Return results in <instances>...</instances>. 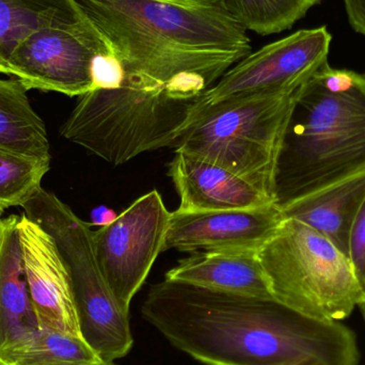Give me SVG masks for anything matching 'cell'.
<instances>
[{
    "mask_svg": "<svg viewBox=\"0 0 365 365\" xmlns=\"http://www.w3.org/2000/svg\"><path fill=\"white\" fill-rule=\"evenodd\" d=\"M365 199V170L304 195L281 208L294 219L327 238L349 257L351 227Z\"/></svg>",
    "mask_w": 365,
    "mask_h": 365,
    "instance_id": "obj_14",
    "label": "cell"
},
{
    "mask_svg": "<svg viewBox=\"0 0 365 365\" xmlns=\"http://www.w3.org/2000/svg\"><path fill=\"white\" fill-rule=\"evenodd\" d=\"M19 79H0V150L51 164L44 122Z\"/></svg>",
    "mask_w": 365,
    "mask_h": 365,
    "instance_id": "obj_17",
    "label": "cell"
},
{
    "mask_svg": "<svg viewBox=\"0 0 365 365\" xmlns=\"http://www.w3.org/2000/svg\"><path fill=\"white\" fill-rule=\"evenodd\" d=\"M19 216L0 219V347L38 329L19 242Z\"/></svg>",
    "mask_w": 365,
    "mask_h": 365,
    "instance_id": "obj_15",
    "label": "cell"
},
{
    "mask_svg": "<svg viewBox=\"0 0 365 365\" xmlns=\"http://www.w3.org/2000/svg\"><path fill=\"white\" fill-rule=\"evenodd\" d=\"M171 212L158 190L137 199L108 225L93 231L96 259L120 306L130 304L163 252Z\"/></svg>",
    "mask_w": 365,
    "mask_h": 365,
    "instance_id": "obj_7",
    "label": "cell"
},
{
    "mask_svg": "<svg viewBox=\"0 0 365 365\" xmlns=\"http://www.w3.org/2000/svg\"><path fill=\"white\" fill-rule=\"evenodd\" d=\"M122 68L210 90L251 53L222 0H74Z\"/></svg>",
    "mask_w": 365,
    "mask_h": 365,
    "instance_id": "obj_2",
    "label": "cell"
},
{
    "mask_svg": "<svg viewBox=\"0 0 365 365\" xmlns=\"http://www.w3.org/2000/svg\"><path fill=\"white\" fill-rule=\"evenodd\" d=\"M83 338L36 329L0 347V365H101Z\"/></svg>",
    "mask_w": 365,
    "mask_h": 365,
    "instance_id": "obj_18",
    "label": "cell"
},
{
    "mask_svg": "<svg viewBox=\"0 0 365 365\" xmlns=\"http://www.w3.org/2000/svg\"><path fill=\"white\" fill-rule=\"evenodd\" d=\"M113 53L89 21L38 30L24 38L10 59V76L27 90L81 96L93 89L92 63Z\"/></svg>",
    "mask_w": 365,
    "mask_h": 365,
    "instance_id": "obj_8",
    "label": "cell"
},
{
    "mask_svg": "<svg viewBox=\"0 0 365 365\" xmlns=\"http://www.w3.org/2000/svg\"><path fill=\"white\" fill-rule=\"evenodd\" d=\"M141 313L173 346L206 365H359L349 327L274 299L165 279L152 285Z\"/></svg>",
    "mask_w": 365,
    "mask_h": 365,
    "instance_id": "obj_1",
    "label": "cell"
},
{
    "mask_svg": "<svg viewBox=\"0 0 365 365\" xmlns=\"http://www.w3.org/2000/svg\"><path fill=\"white\" fill-rule=\"evenodd\" d=\"M165 279L220 293L274 299L259 249L195 251Z\"/></svg>",
    "mask_w": 365,
    "mask_h": 365,
    "instance_id": "obj_13",
    "label": "cell"
},
{
    "mask_svg": "<svg viewBox=\"0 0 365 365\" xmlns=\"http://www.w3.org/2000/svg\"><path fill=\"white\" fill-rule=\"evenodd\" d=\"M349 259L365 296V199L349 234Z\"/></svg>",
    "mask_w": 365,
    "mask_h": 365,
    "instance_id": "obj_21",
    "label": "cell"
},
{
    "mask_svg": "<svg viewBox=\"0 0 365 365\" xmlns=\"http://www.w3.org/2000/svg\"><path fill=\"white\" fill-rule=\"evenodd\" d=\"M87 21L74 0H0V74L10 75L13 51L32 32Z\"/></svg>",
    "mask_w": 365,
    "mask_h": 365,
    "instance_id": "obj_16",
    "label": "cell"
},
{
    "mask_svg": "<svg viewBox=\"0 0 365 365\" xmlns=\"http://www.w3.org/2000/svg\"><path fill=\"white\" fill-rule=\"evenodd\" d=\"M365 170V74L321 66L294 96L274 182L279 207Z\"/></svg>",
    "mask_w": 365,
    "mask_h": 365,
    "instance_id": "obj_3",
    "label": "cell"
},
{
    "mask_svg": "<svg viewBox=\"0 0 365 365\" xmlns=\"http://www.w3.org/2000/svg\"><path fill=\"white\" fill-rule=\"evenodd\" d=\"M324 0H222L230 16L246 31L270 36L291 29Z\"/></svg>",
    "mask_w": 365,
    "mask_h": 365,
    "instance_id": "obj_19",
    "label": "cell"
},
{
    "mask_svg": "<svg viewBox=\"0 0 365 365\" xmlns=\"http://www.w3.org/2000/svg\"><path fill=\"white\" fill-rule=\"evenodd\" d=\"M2 214H4V212H0V219L2 218Z\"/></svg>",
    "mask_w": 365,
    "mask_h": 365,
    "instance_id": "obj_26",
    "label": "cell"
},
{
    "mask_svg": "<svg viewBox=\"0 0 365 365\" xmlns=\"http://www.w3.org/2000/svg\"><path fill=\"white\" fill-rule=\"evenodd\" d=\"M49 163L0 150V212L23 207L42 188Z\"/></svg>",
    "mask_w": 365,
    "mask_h": 365,
    "instance_id": "obj_20",
    "label": "cell"
},
{
    "mask_svg": "<svg viewBox=\"0 0 365 365\" xmlns=\"http://www.w3.org/2000/svg\"><path fill=\"white\" fill-rule=\"evenodd\" d=\"M353 29L365 36V0H343Z\"/></svg>",
    "mask_w": 365,
    "mask_h": 365,
    "instance_id": "obj_22",
    "label": "cell"
},
{
    "mask_svg": "<svg viewBox=\"0 0 365 365\" xmlns=\"http://www.w3.org/2000/svg\"><path fill=\"white\" fill-rule=\"evenodd\" d=\"M21 208L55 240L66 262L83 340L104 362L125 357L134 344L130 313L120 306L103 276L91 225L43 187Z\"/></svg>",
    "mask_w": 365,
    "mask_h": 365,
    "instance_id": "obj_6",
    "label": "cell"
},
{
    "mask_svg": "<svg viewBox=\"0 0 365 365\" xmlns=\"http://www.w3.org/2000/svg\"><path fill=\"white\" fill-rule=\"evenodd\" d=\"M90 217H91V223L90 225H98V227H102L113 222L117 218L118 215L110 207L101 205L92 210Z\"/></svg>",
    "mask_w": 365,
    "mask_h": 365,
    "instance_id": "obj_23",
    "label": "cell"
},
{
    "mask_svg": "<svg viewBox=\"0 0 365 365\" xmlns=\"http://www.w3.org/2000/svg\"><path fill=\"white\" fill-rule=\"evenodd\" d=\"M17 231L38 329L83 338L70 272L55 240L24 214Z\"/></svg>",
    "mask_w": 365,
    "mask_h": 365,
    "instance_id": "obj_10",
    "label": "cell"
},
{
    "mask_svg": "<svg viewBox=\"0 0 365 365\" xmlns=\"http://www.w3.org/2000/svg\"><path fill=\"white\" fill-rule=\"evenodd\" d=\"M259 257L272 298L300 314L340 322L365 304L349 257L299 221L284 219Z\"/></svg>",
    "mask_w": 365,
    "mask_h": 365,
    "instance_id": "obj_5",
    "label": "cell"
},
{
    "mask_svg": "<svg viewBox=\"0 0 365 365\" xmlns=\"http://www.w3.org/2000/svg\"><path fill=\"white\" fill-rule=\"evenodd\" d=\"M284 217L277 204L244 210L171 212L163 252L218 249H259L280 227Z\"/></svg>",
    "mask_w": 365,
    "mask_h": 365,
    "instance_id": "obj_11",
    "label": "cell"
},
{
    "mask_svg": "<svg viewBox=\"0 0 365 365\" xmlns=\"http://www.w3.org/2000/svg\"><path fill=\"white\" fill-rule=\"evenodd\" d=\"M168 175L179 195L180 212L244 210L274 204L240 175L182 152H175Z\"/></svg>",
    "mask_w": 365,
    "mask_h": 365,
    "instance_id": "obj_12",
    "label": "cell"
},
{
    "mask_svg": "<svg viewBox=\"0 0 365 365\" xmlns=\"http://www.w3.org/2000/svg\"><path fill=\"white\" fill-rule=\"evenodd\" d=\"M360 310H361L362 314H364V321H365V304L359 306Z\"/></svg>",
    "mask_w": 365,
    "mask_h": 365,
    "instance_id": "obj_24",
    "label": "cell"
},
{
    "mask_svg": "<svg viewBox=\"0 0 365 365\" xmlns=\"http://www.w3.org/2000/svg\"><path fill=\"white\" fill-rule=\"evenodd\" d=\"M332 36L326 26L270 43L232 66L206 93L204 107L231 96L296 91L328 62Z\"/></svg>",
    "mask_w": 365,
    "mask_h": 365,
    "instance_id": "obj_9",
    "label": "cell"
},
{
    "mask_svg": "<svg viewBox=\"0 0 365 365\" xmlns=\"http://www.w3.org/2000/svg\"><path fill=\"white\" fill-rule=\"evenodd\" d=\"M101 365H115V362H103Z\"/></svg>",
    "mask_w": 365,
    "mask_h": 365,
    "instance_id": "obj_25",
    "label": "cell"
},
{
    "mask_svg": "<svg viewBox=\"0 0 365 365\" xmlns=\"http://www.w3.org/2000/svg\"><path fill=\"white\" fill-rule=\"evenodd\" d=\"M296 91L242 94L207 105L173 149L227 169L274 201L277 160Z\"/></svg>",
    "mask_w": 365,
    "mask_h": 365,
    "instance_id": "obj_4",
    "label": "cell"
}]
</instances>
